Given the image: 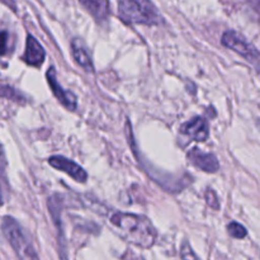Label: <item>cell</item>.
<instances>
[{
  "label": "cell",
  "instance_id": "obj_1",
  "mask_svg": "<svg viewBox=\"0 0 260 260\" xmlns=\"http://www.w3.org/2000/svg\"><path fill=\"white\" fill-rule=\"evenodd\" d=\"M109 223L123 240L140 248H151L156 240V229L145 216L117 212L109 218Z\"/></svg>",
  "mask_w": 260,
  "mask_h": 260
},
{
  "label": "cell",
  "instance_id": "obj_2",
  "mask_svg": "<svg viewBox=\"0 0 260 260\" xmlns=\"http://www.w3.org/2000/svg\"><path fill=\"white\" fill-rule=\"evenodd\" d=\"M118 15L127 24L157 25L162 15L151 0H119Z\"/></svg>",
  "mask_w": 260,
  "mask_h": 260
},
{
  "label": "cell",
  "instance_id": "obj_3",
  "mask_svg": "<svg viewBox=\"0 0 260 260\" xmlns=\"http://www.w3.org/2000/svg\"><path fill=\"white\" fill-rule=\"evenodd\" d=\"M2 230L7 240L12 245L13 250L20 259H37L38 255L35 251L32 243L25 235L24 230L15 218L5 216L2 222Z\"/></svg>",
  "mask_w": 260,
  "mask_h": 260
},
{
  "label": "cell",
  "instance_id": "obj_4",
  "mask_svg": "<svg viewBox=\"0 0 260 260\" xmlns=\"http://www.w3.org/2000/svg\"><path fill=\"white\" fill-rule=\"evenodd\" d=\"M221 42L223 46L231 48L236 53L243 56L258 73H260V52L243 36L239 35L235 30H228V32L223 33Z\"/></svg>",
  "mask_w": 260,
  "mask_h": 260
},
{
  "label": "cell",
  "instance_id": "obj_5",
  "mask_svg": "<svg viewBox=\"0 0 260 260\" xmlns=\"http://www.w3.org/2000/svg\"><path fill=\"white\" fill-rule=\"evenodd\" d=\"M46 76H47V81H48V84H50L51 90H52L53 95L57 98V101L60 102V103L62 104L66 109H69V111H74V109L76 108V106H78L76 95L74 93H71V91L63 90L62 86L58 84L57 79H56L55 68L48 69Z\"/></svg>",
  "mask_w": 260,
  "mask_h": 260
},
{
  "label": "cell",
  "instance_id": "obj_6",
  "mask_svg": "<svg viewBox=\"0 0 260 260\" xmlns=\"http://www.w3.org/2000/svg\"><path fill=\"white\" fill-rule=\"evenodd\" d=\"M48 162H50L51 167H53L55 169L61 170V172L70 175V177L73 178L74 180H76V182L84 183L88 179V174H86L85 170H84L80 165L76 164V162L66 159L65 156L55 155V156H51L50 159H48Z\"/></svg>",
  "mask_w": 260,
  "mask_h": 260
},
{
  "label": "cell",
  "instance_id": "obj_7",
  "mask_svg": "<svg viewBox=\"0 0 260 260\" xmlns=\"http://www.w3.org/2000/svg\"><path fill=\"white\" fill-rule=\"evenodd\" d=\"M188 159H189L190 164L193 167H196L200 170H203L206 173H216L218 168H220L218 160L216 159L215 155L201 151L198 147H193L188 152Z\"/></svg>",
  "mask_w": 260,
  "mask_h": 260
},
{
  "label": "cell",
  "instance_id": "obj_8",
  "mask_svg": "<svg viewBox=\"0 0 260 260\" xmlns=\"http://www.w3.org/2000/svg\"><path fill=\"white\" fill-rule=\"evenodd\" d=\"M46 57V52L41 43L33 37L32 35L27 36V41H25V51L23 55V60L27 65L35 66V68H40L43 63Z\"/></svg>",
  "mask_w": 260,
  "mask_h": 260
},
{
  "label": "cell",
  "instance_id": "obj_9",
  "mask_svg": "<svg viewBox=\"0 0 260 260\" xmlns=\"http://www.w3.org/2000/svg\"><path fill=\"white\" fill-rule=\"evenodd\" d=\"M180 132L192 137L196 141H206L210 135L208 123L202 117H194L180 126Z\"/></svg>",
  "mask_w": 260,
  "mask_h": 260
},
{
  "label": "cell",
  "instance_id": "obj_10",
  "mask_svg": "<svg viewBox=\"0 0 260 260\" xmlns=\"http://www.w3.org/2000/svg\"><path fill=\"white\" fill-rule=\"evenodd\" d=\"M71 50H73V56L78 65H80V68H83L86 73H93V61H91L90 53H89L85 43L80 38H74L71 42Z\"/></svg>",
  "mask_w": 260,
  "mask_h": 260
},
{
  "label": "cell",
  "instance_id": "obj_11",
  "mask_svg": "<svg viewBox=\"0 0 260 260\" xmlns=\"http://www.w3.org/2000/svg\"><path fill=\"white\" fill-rule=\"evenodd\" d=\"M96 22H104L111 14V5L108 0H79Z\"/></svg>",
  "mask_w": 260,
  "mask_h": 260
},
{
  "label": "cell",
  "instance_id": "obj_12",
  "mask_svg": "<svg viewBox=\"0 0 260 260\" xmlns=\"http://www.w3.org/2000/svg\"><path fill=\"white\" fill-rule=\"evenodd\" d=\"M9 198V182L7 177V160L3 150H0V206Z\"/></svg>",
  "mask_w": 260,
  "mask_h": 260
},
{
  "label": "cell",
  "instance_id": "obj_13",
  "mask_svg": "<svg viewBox=\"0 0 260 260\" xmlns=\"http://www.w3.org/2000/svg\"><path fill=\"white\" fill-rule=\"evenodd\" d=\"M0 98H7L10 101L18 102V103H24V95L17 89L9 85H0Z\"/></svg>",
  "mask_w": 260,
  "mask_h": 260
},
{
  "label": "cell",
  "instance_id": "obj_14",
  "mask_svg": "<svg viewBox=\"0 0 260 260\" xmlns=\"http://www.w3.org/2000/svg\"><path fill=\"white\" fill-rule=\"evenodd\" d=\"M228 231L229 234L235 239H244L246 236V229L238 222L229 223Z\"/></svg>",
  "mask_w": 260,
  "mask_h": 260
},
{
  "label": "cell",
  "instance_id": "obj_15",
  "mask_svg": "<svg viewBox=\"0 0 260 260\" xmlns=\"http://www.w3.org/2000/svg\"><path fill=\"white\" fill-rule=\"evenodd\" d=\"M206 200H207V203L210 207L215 208V210H218V208H220V202H218L217 200V196H216V193L213 192L212 189H208L207 192H206Z\"/></svg>",
  "mask_w": 260,
  "mask_h": 260
},
{
  "label": "cell",
  "instance_id": "obj_16",
  "mask_svg": "<svg viewBox=\"0 0 260 260\" xmlns=\"http://www.w3.org/2000/svg\"><path fill=\"white\" fill-rule=\"evenodd\" d=\"M8 42H9V35L7 30H2L0 32V56L8 52Z\"/></svg>",
  "mask_w": 260,
  "mask_h": 260
},
{
  "label": "cell",
  "instance_id": "obj_17",
  "mask_svg": "<svg viewBox=\"0 0 260 260\" xmlns=\"http://www.w3.org/2000/svg\"><path fill=\"white\" fill-rule=\"evenodd\" d=\"M0 2H3V3H7L8 5H10V8H14V7H13V5H14V4H13V3L10 2V0H0Z\"/></svg>",
  "mask_w": 260,
  "mask_h": 260
}]
</instances>
